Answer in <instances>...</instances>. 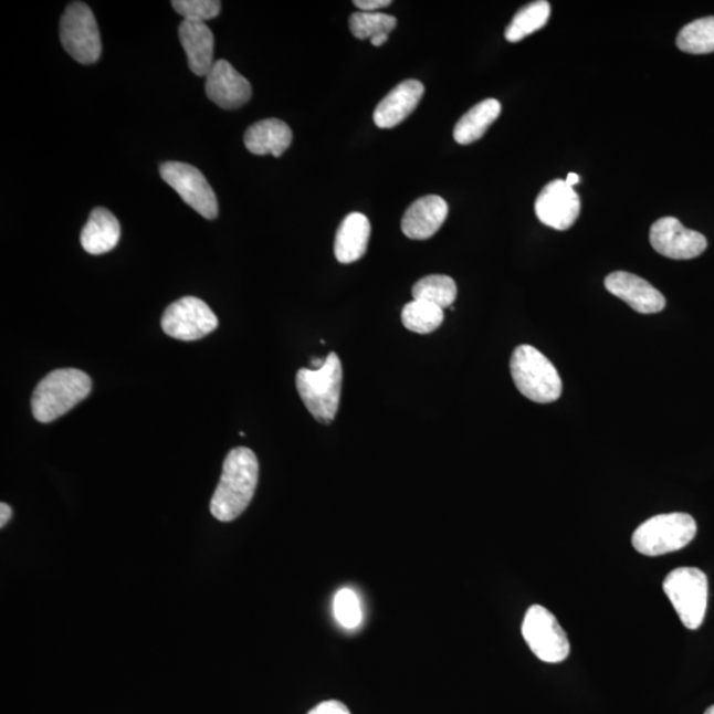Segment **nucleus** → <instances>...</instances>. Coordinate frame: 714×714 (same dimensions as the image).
I'll return each instance as SVG.
<instances>
[{
    "label": "nucleus",
    "instance_id": "obj_1",
    "mask_svg": "<svg viewBox=\"0 0 714 714\" xmlns=\"http://www.w3.org/2000/svg\"><path fill=\"white\" fill-rule=\"evenodd\" d=\"M260 464L251 449L235 448L225 458L218 489L211 501L212 515L232 522L242 515L258 489Z\"/></svg>",
    "mask_w": 714,
    "mask_h": 714
},
{
    "label": "nucleus",
    "instance_id": "obj_2",
    "mask_svg": "<svg viewBox=\"0 0 714 714\" xmlns=\"http://www.w3.org/2000/svg\"><path fill=\"white\" fill-rule=\"evenodd\" d=\"M92 392V380L83 370L63 368L53 370L38 384L32 395L33 417L49 423L66 414Z\"/></svg>",
    "mask_w": 714,
    "mask_h": 714
},
{
    "label": "nucleus",
    "instance_id": "obj_3",
    "mask_svg": "<svg viewBox=\"0 0 714 714\" xmlns=\"http://www.w3.org/2000/svg\"><path fill=\"white\" fill-rule=\"evenodd\" d=\"M295 382L314 419L323 426L332 423L338 413L342 395L343 368L338 355L329 354L325 366L318 370L300 369Z\"/></svg>",
    "mask_w": 714,
    "mask_h": 714
},
{
    "label": "nucleus",
    "instance_id": "obj_4",
    "mask_svg": "<svg viewBox=\"0 0 714 714\" xmlns=\"http://www.w3.org/2000/svg\"><path fill=\"white\" fill-rule=\"evenodd\" d=\"M511 375L524 397L538 403L555 402L563 395V380L554 363L532 346H518L512 354Z\"/></svg>",
    "mask_w": 714,
    "mask_h": 714
},
{
    "label": "nucleus",
    "instance_id": "obj_5",
    "mask_svg": "<svg viewBox=\"0 0 714 714\" xmlns=\"http://www.w3.org/2000/svg\"><path fill=\"white\" fill-rule=\"evenodd\" d=\"M696 534L697 524L689 514L657 515L639 525L632 535V547L644 556H663L683 549Z\"/></svg>",
    "mask_w": 714,
    "mask_h": 714
},
{
    "label": "nucleus",
    "instance_id": "obj_6",
    "mask_svg": "<svg viewBox=\"0 0 714 714\" xmlns=\"http://www.w3.org/2000/svg\"><path fill=\"white\" fill-rule=\"evenodd\" d=\"M663 589L685 628L697 630L708 608V577L705 573L697 568H678L665 577Z\"/></svg>",
    "mask_w": 714,
    "mask_h": 714
},
{
    "label": "nucleus",
    "instance_id": "obj_7",
    "mask_svg": "<svg viewBox=\"0 0 714 714\" xmlns=\"http://www.w3.org/2000/svg\"><path fill=\"white\" fill-rule=\"evenodd\" d=\"M60 39L66 53L81 64L96 63L103 52L96 18L83 2L66 7L60 22Z\"/></svg>",
    "mask_w": 714,
    "mask_h": 714
},
{
    "label": "nucleus",
    "instance_id": "obj_8",
    "mask_svg": "<svg viewBox=\"0 0 714 714\" xmlns=\"http://www.w3.org/2000/svg\"><path fill=\"white\" fill-rule=\"evenodd\" d=\"M522 634L531 651L545 663H561L569 657L570 643L567 632L544 606H531L525 612Z\"/></svg>",
    "mask_w": 714,
    "mask_h": 714
},
{
    "label": "nucleus",
    "instance_id": "obj_9",
    "mask_svg": "<svg viewBox=\"0 0 714 714\" xmlns=\"http://www.w3.org/2000/svg\"><path fill=\"white\" fill-rule=\"evenodd\" d=\"M218 327V316L204 301L197 296H186L171 303L161 316V328L165 334L178 340L203 339Z\"/></svg>",
    "mask_w": 714,
    "mask_h": 714
},
{
    "label": "nucleus",
    "instance_id": "obj_10",
    "mask_svg": "<svg viewBox=\"0 0 714 714\" xmlns=\"http://www.w3.org/2000/svg\"><path fill=\"white\" fill-rule=\"evenodd\" d=\"M160 177L192 210L208 220L218 218V198L197 167L181 161H167L160 166Z\"/></svg>",
    "mask_w": 714,
    "mask_h": 714
},
{
    "label": "nucleus",
    "instance_id": "obj_11",
    "mask_svg": "<svg viewBox=\"0 0 714 714\" xmlns=\"http://www.w3.org/2000/svg\"><path fill=\"white\" fill-rule=\"evenodd\" d=\"M650 241L659 254L672 260L699 258L708 246L704 234L686 229L675 218L659 219L651 227Z\"/></svg>",
    "mask_w": 714,
    "mask_h": 714
},
{
    "label": "nucleus",
    "instance_id": "obj_12",
    "mask_svg": "<svg viewBox=\"0 0 714 714\" xmlns=\"http://www.w3.org/2000/svg\"><path fill=\"white\" fill-rule=\"evenodd\" d=\"M535 211L544 225L554 228L556 231H567L575 224L581 212V200L567 181L558 179L550 181L538 193Z\"/></svg>",
    "mask_w": 714,
    "mask_h": 714
},
{
    "label": "nucleus",
    "instance_id": "obj_13",
    "mask_svg": "<svg viewBox=\"0 0 714 714\" xmlns=\"http://www.w3.org/2000/svg\"><path fill=\"white\" fill-rule=\"evenodd\" d=\"M206 93L222 109L233 111L251 99L252 85L227 60H218L206 76Z\"/></svg>",
    "mask_w": 714,
    "mask_h": 714
},
{
    "label": "nucleus",
    "instance_id": "obj_14",
    "mask_svg": "<svg viewBox=\"0 0 714 714\" xmlns=\"http://www.w3.org/2000/svg\"><path fill=\"white\" fill-rule=\"evenodd\" d=\"M605 287L628 303L639 314H657L665 307V298L649 281L628 272H615L605 280Z\"/></svg>",
    "mask_w": 714,
    "mask_h": 714
},
{
    "label": "nucleus",
    "instance_id": "obj_15",
    "mask_svg": "<svg viewBox=\"0 0 714 714\" xmlns=\"http://www.w3.org/2000/svg\"><path fill=\"white\" fill-rule=\"evenodd\" d=\"M426 93V86L417 80H406L393 87L377 105L374 120L380 129H393L412 114Z\"/></svg>",
    "mask_w": 714,
    "mask_h": 714
},
{
    "label": "nucleus",
    "instance_id": "obj_16",
    "mask_svg": "<svg viewBox=\"0 0 714 714\" xmlns=\"http://www.w3.org/2000/svg\"><path fill=\"white\" fill-rule=\"evenodd\" d=\"M449 213V206L441 197L429 195L416 200L403 214L401 229L408 239L428 240L440 231Z\"/></svg>",
    "mask_w": 714,
    "mask_h": 714
},
{
    "label": "nucleus",
    "instance_id": "obj_17",
    "mask_svg": "<svg viewBox=\"0 0 714 714\" xmlns=\"http://www.w3.org/2000/svg\"><path fill=\"white\" fill-rule=\"evenodd\" d=\"M179 39L192 73L200 77L207 76L216 63L214 38L210 27H207V23L183 20L179 25Z\"/></svg>",
    "mask_w": 714,
    "mask_h": 714
},
{
    "label": "nucleus",
    "instance_id": "obj_18",
    "mask_svg": "<svg viewBox=\"0 0 714 714\" xmlns=\"http://www.w3.org/2000/svg\"><path fill=\"white\" fill-rule=\"evenodd\" d=\"M370 222L366 214L354 212L346 216L336 232L334 252L340 264H353L367 253Z\"/></svg>",
    "mask_w": 714,
    "mask_h": 714
},
{
    "label": "nucleus",
    "instance_id": "obj_19",
    "mask_svg": "<svg viewBox=\"0 0 714 714\" xmlns=\"http://www.w3.org/2000/svg\"><path fill=\"white\" fill-rule=\"evenodd\" d=\"M244 143L249 153L280 158L292 145L293 132L284 120L264 119L249 127Z\"/></svg>",
    "mask_w": 714,
    "mask_h": 714
},
{
    "label": "nucleus",
    "instance_id": "obj_20",
    "mask_svg": "<svg viewBox=\"0 0 714 714\" xmlns=\"http://www.w3.org/2000/svg\"><path fill=\"white\" fill-rule=\"evenodd\" d=\"M120 238L119 222L111 211L99 207L94 210L81 233L85 252L99 255L113 251Z\"/></svg>",
    "mask_w": 714,
    "mask_h": 714
},
{
    "label": "nucleus",
    "instance_id": "obj_21",
    "mask_svg": "<svg viewBox=\"0 0 714 714\" xmlns=\"http://www.w3.org/2000/svg\"><path fill=\"white\" fill-rule=\"evenodd\" d=\"M501 112L502 105L500 101L494 98L484 99L471 107L454 127L456 144L470 145L480 140L501 116Z\"/></svg>",
    "mask_w": 714,
    "mask_h": 714
},
{
    "label": "nucleus",
    "instance_id": "obj_22",
    "mask_svg": "<svg viewBox=\"0 0 714 714\" xmlns=\"http://www.w3.org/2000/svg\"><path fill=\"white\" fill-rule=\"evenodd\" d=\"M550 17V4L547 0H537L524 6L521 11H517L512 22L505 30V39L510 43L522 42L523 39L532 35L538 30H542L548 23Z\"/></svg>",
    "mask_w": 714,
    "mask_h": 714
},
{
    "label": "nucleus",
    "instance_id": "obj_23",
    "mask_svg": "<svg viewBox=\"0 0 714 714\" xmlns=\"http://www.w3.org/2000/svg\"><path fill=\"white\" fill-rule=\"evenodd\" d=\"M412 292L414 301L429 302L447 308L455 302L458 288L455 281L449 275L433 274L417 281Z\"/></svg>",
    "mask_w": 714,
    "mask_h": 714
},
{
    "label": "nucleus",
    "instance_id": "obj_24",
    "mask_svg": "<svg viewBox=\"0 0 714 714\" xmlns=\"http://www.w3.org/2000/svg\"><path fill=\"white\" fill-rule=\"evenodd\" d=\"M676 44L680 51L691 55L714 52V17L697 19L679 32Z\"/></svg>",
    "mask_w": 714,
    "mask_h": 714
},
{
    "label": "nucleus",
    "instance_id": "obj_25",
    "mask_svg": "<svg viewBox=\"0 0 714 714\" xmlns=\"http://www.w3.org/2000/svg\"><path fill=\"white\" fill-rule=\"evenodd\" d=\"M444 319L443 308L423 301L409 302L402 309V325L416 334H430L440 328Z\"/></svg>",
    "mask_w": 714,
    "mask_h": 714
},
{
    "label": "nucleus",
    "instance_id": "obj_26",
    "mask_svg": "<svg viewBox=\"0 0 714 714\" xmlns=\"http://www.w3.org/2000/svg\"><path fill=\"white\" fill-rule=\"evenodd\" d=\"M397 19L382 12H355L349 18V30L359 40L389 35L396 29Z\"/></svg>",
    "mask_w": 714,
    "mask_h": 714
},
{
    "label": "nucleus",
    "instance_id": "obj_27",
    "mask_svg": "<svg viewBox=\"0 0 714 714\" xmlns=\"http://www.w3.org/2000/svg\"><path fill=\"white\" fill-rule=\"evenodd\" d=\"M334 616L343 628L354 630L363 621L360 599L351 589H342L334 598Z\"/></svg>",
    "mask_w": 714,
    "mask_h": 714
},
{
    "label": "nucleus",
    "instance_id": "obj_28",
    "mask_svg": "<svg viewBox=\"0 0 714 714\" xmlns=\"http://www.w3.org/2000/svg\"><path fill=\"white\" fill-rule=\"evenodd\" d=\"M172 7L187 22L197 23H207L221 10V3L216 0H175Z\"/></svg>",
    "mask_w": 714,
    "mask_h": 714
},
{
    "label": "nucleus",
    "instance_id": "obj_29",
    "mask_svg": "<svg viewBox=\"0 0 714 714\" xmlns=\"http://www.w3.org/2000/svg\"><path fill=\"white\" fill-rule=\"evenodd\" d=\"M308 714H351V712L345 704L336 702V700H328V702L316 705Z\"/></svg>",
    "mask_w": 714,
    "mask_h": 714
},
{
    "label": "nucleus",
    "instance_id": "obj_30",
    "mask_svg": "<svg viewBox=\"0 0 714 714\" xmlns=\"http://www.w3.org/2000/svg\"><path fill=\"white\" fill-rule=\"evenodd\" d=\"M354 4L363 12H379L392 2L390 0H355Z\"/></svg>",
    "mask_w": 714,
    "mask_h": 714
},
{
    "label": "nucleus",
    "instance_id": "obj_31",
    "mask_svg": "<svg viewBox=\"0 0 714 714\" xmlns=\"http://www.w3.org/2000/svg\"><path fill=\"white\" fill-rule=\"evenodd\" d=\"M11 516L12 511L10 505L6 503L0 504V527L3 528L4 525L10 522Z\"/></svg>",
    "mask_w": 714,
    "mask_h": 714
},
{
    "label": "nucleus",
    "instance_id": "obj_32",
    "mask_svg": "<svg viewBox=\"0 0 714 714\" xmlns=\"http://www.w3.org/2000/svg\"><path fill=\"white\" fill-rule=\"evenodd\" d=\"M388 36L389 35L376 36L374 39H370V43H372V45L375 46H381L388 42Z\"/></svg>",
    "mask_w": 714,
    "mask_h": 714
},
{
    "label": "nucleus",
    "instance_id": "obj_33",
    "mask_svg": "<svg viewBox=\"0 0 714 714\" xmlns=\"http://www.w3.org/2000/svg\"><path fill=\"white\" fill-rule=\"evenodd\" d=\"M565 181H567V185H568V186L573 187V186H576L577 183H579V177H578V175H577V174H575V172H570V174L568 175L567 180H565Z\"/></svg>",
    "mask_w": 714,
    "mask_h": 714
},
{
    "label": "nucleus",
    "instance_id": "obj_34",
    "mask_svg": "<svg viewBox=\"0 0 714 714\" xmlns=\"http://www.w3.org/2000/svg\"><path fill=\"white\" fill-rule=\"evenodd\" d=\"M326 359H313L312 360V367L314 370L321 369L323 366H325Z\"/></svg>",
    "mask_w": 714,
    "mask_h": 714
},
{
    "label": "nucleus",
    "instance_id": "obj_35",
    "mask_svg": "<svg viewBox=\"0 0 714 714\" xmlns=\"http://www.w3.org/2000/svg\"><path fill=\"white\" fill-rule=\"evenodd\" d=\"M704 714H714V705L710 706V708L706 710Z\"/></svg>",
    "mask_w": 714,
    "mask_h": 714
}]
</instances>
